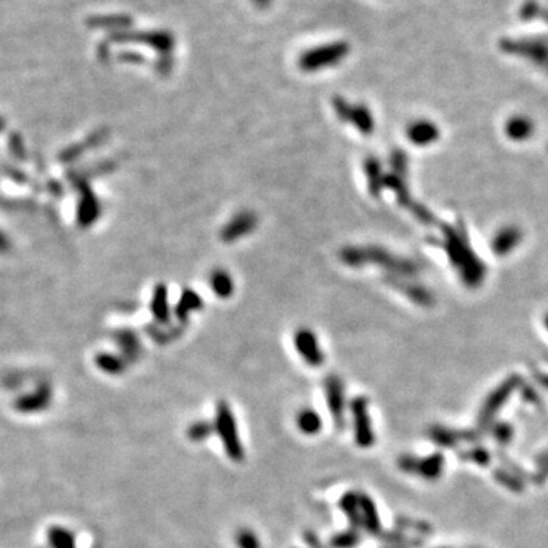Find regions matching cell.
<instances>
[{
	"mask_svg": "<svg viewBox=\"0 0 548 548\" xmlns=\"http://www.w3.org/2000/svg\"><path fill=\"white\" fill-rule=\"evenodd\" d=\"M215 434L219 437L221 444L231 460L241 463L245 458V449L240 437L238 422L235 414L226 401H218L215 406V419H214Z\"/></svg>",
	"mask_w": 548,
	"mask_h": 548,
	"instance_id": "1",
	"label": "cell"
},
{
	"mask_svg": "<svg viewBox=\"0 0 548 548\" xmlns=\"http://www.w3.org/2000/svg\"><path fill=\"white\" fill-rule=\"evenodd\" d=\"M350 44L348 41H331L305 50L300 54L297 64L302 72H317L328 67L338 66L349 55Z\"/></svg>",
	"mask_w": 548,
	"mask_h": 548,
	"instance_id": "2",
	"label": "cell"
},
{
	"mask_svg": "<svg viewBox=\"0 0 548 548\" xmlns=\"http://www.w3.org/2000/svg\"><path fill=\"white\" fill-rule=\"evenodd\" d=\"M349 410L352 414L353 436L355 444L359 448H370L375 444V432L372 428V419L369 413V401L364 396H358L349 402Z\"/></svg>",
	"mask_w": 548,
	"mask_h": 548,
	"instance_id": "3",
	"label": "cell"
},
{
	"mask_svg": "<svg viewBox=\"0 0 548 548\" xmlns=\"http://www.w3.org/2000/svg\"><path fill=\"white\" fill-rule=\"evenodd\" d=\"M324 397L335 428L343 430L344 425H346L348 401H346V392H344V383L340 376L337 375L326 376Z\"/></svg>",
	"mask_w": 548,
	"mask_h": 548,
	"instance_id": "4",
	"label": "cell"
},
{
	"mask_svg": "<svg viewBox=\"0 0 548 548\" xmlns=\"http://www.w3.org/2000/svg\"><path fill=\"white\" fill-rule=\"evenodd\" d=\"M294 346L308 366L320 367L324 362V353L318 343L317 335L308 328H300L294 334Z\"/></svg>",
	"mask_w": 548,
	"mask_h": 548,
	"instance_id": "5",
	"label": "cell"
},
{
	"mask_svg": "<svg viewBox=\"0 0 548 548\" xmlns=\"http://www.w3.org/2000/svg\"><path fill=\"white\" fill-rule=\"evenodd\" d=\"M258 227V217L250 210H242L236 214L221 231V240L224 242H235L241 238L250 235Z\"/></svg>",
	"mask_w": 548,
	"mask_h": 548,
	"instance_id": "6",
	"label": "cell"
},
{
	"mask_svg": "<svg viewBox=\"0 0 548 548\" xmlns=\"http://www.w3.org/2000/svg\"><path fill=\"white\" fill-rule=\"evenodd\" d=\"M118 40H125V41H137V43H144L148 44L149 48H153L157 50L160 55H171V52L174 50L175 46V39L171 32L167 31H151V32H137V34H131V35H123V39Z\"/></svg>",
	"mask_w": 548,
	"mask_h": 548,
	"instance_id": "7",
	"label": "cell"
},
{
	"mask_svg": "<svg viewBox=\"0 0 548 548\" xmlns=\"http://www.w3.org/2000/svg\"><path fill=\"white\" fill-rule=\"evenodd\" d=\"M359 514H361V527L367 530L370 535L378 536L381 532V523L376 512L374 500L366 493H359Z\"/></svg>",
	"mask_w": 548,
	"mask_h": 548,
	"instance_id": "8",
	"label": "cell"
},
{
	"mask_svg": "<svg viewBox=\"0 0 548 548\" xmlns=\"http://www.w3.org/2000/svg\"><path fill=\"white\" fill-rule=\"evenodd\" d=\"M50 402V390L48 387H43L40 390L29 396H23L15 402V409L20 413H35L46 409Z\"/></svg>",
	"mask_w": 548,
	"mask_h": 548,
	"instance_id": "9",
	"label": "cell"
},
{
	"mask_svg": "<svg viewBox=\"0 0 548 548\" xmlns=\"http://www.w3.org/2000/svg\"><path fill=\"white\" fill-rule=\"evenodd\" d=\"M296 423L299 431L306 436H315L323 428V419L311 406H306L297 413Z\"/></svg>",
	"mask_w": 548,
	"mask_h": 548,
	"instance_id": "10",
	"label": "cell"
},
{
	"mask_svg": "<svg viewBox=\"0 0 548 548\" xmlns=\"http://www.w3.org/2000/svg\"><path fill=\"white\" fill-rule=\"evenodd\" d=\"M203 308V299L192 289H184L181 291V296L177 302L175 306V315L181 323H186L189 314L193 311H200Z\"/></svg>",
	"mask_w": 548,
	"mask_h": 548,
	"instance_id": "11",
	"label": "cell"
},
{
	"mask_svg": "<svg viewBox=\"0 0 548 548\" xmlns=\"http://www.w3.org/2000/svg\"><path fill=\"white\" fill-rule=\"evenodd\" d=\"M340 509L346 515L352 528H362L361 527V514H359V492H346L340 498Z\"/></svg>",
	"mask_w": 548,
	"mask_h": 548,
	"instance_id": "12",
	"label": "cell"
},
{
	"mask_svg": "<svg viewBox=\"0 0 548 548\" xmlns=\"http://www.w3.org/2000/svg\"><path fill=\"white\" fill-rule=\"evenodd\" d=\"M209 284L215 296L219 299H227L233 294L235 284L233 278L226 270H214L210 273Z\"/></svg>",
	"mask_w": 548,
	"mask_h": 548,
	"instance_id": "13",
	"label": "cell"
},
{
	"mask_svg": "<svg viewBox=\"0 0 548 548\" xmlns=\"http://www.w3.org/2000/svg\"><path fill=\"white\" fill-rule=\"evenodd\" d=\"M349 122L353 123V125L358 128V131H361L364 136H369L375 128L372 113H370L369 107L364 104L352 105Z\"/></svg>",
	"mask_w": 548,
	"mask_h": 548,
	"instance_id": "14",
	"label": "cell"
},
{
	"mask_svg": "<svg viewBox=\"0 0 548 548\" xmlns=\"http://www.w3.org/2000/svg\"><path fill=\"white\" fill-rule=\"evenodd\" d=\"M151 311L156 317L158 324H165L170 322L171 309L167 306V289L165 285H157L154 289L153 302H151Z\"/></svg>",
	"mask_w": 548,
	"mask_h": 548,
	"instance_id": "15",
	"label": "cell"
},
{
	"mask_svg": "<svg viewBox=\"0 0 548 548\" xmlns=\"http://www.w3.org/2000/svg\"><path fill=\"white\" fill-rule=\"evenodd\" d=\"M116 340L123 353V358L128 361H136L140 357V353H142V346H140V341L136 334H132L130 331H121L116 335Z\"/></svg>",
	"mask_w": 548,
	"mask_h": 548,
	"instance_id": "16",
	"label": "cell"
},
{
	"mask_svg": "<svg viewBox=\"0 0 548 548\" xmlns=\"http://www.w3.org/2000/svg\"><path fill=\"white\" fill-rule=\"evenodd\" d=\"M361 542V533L359 530L349 527L348 530L335 533L329 539L331 548H355Z\"/></svg>",
	"mask_w": 548,
	"mask_h": 548,
	"instance_id": "17",
	"label": "cell"
},
{
	"mask_svg": "<svg viewBox=\"0 0 548 548\" xmlns=\"http://www.w3.org/2000/svg\"><path fill=\"white\" fill-rule=\"evenodd\" d=\"M186 434L191 441H196V444H201V441H206L212 434H215V428H214V422H207V420H197L192 422Z\"/></svg>",
	"mask_w": 548,
	"mask_h": 548,
	"instance_id": "18",
	"label": "cell"
},
{
	"mask_svg": "<svg viewBox=\"0 0 548 548\" xmlns=\"http://www.w3.org/2000/svg\"><path fill=\"white\" fill-rule=\"evenodd\" d=\"M52 548H76L75 536L63 527H52L48 532Z\"/></svg>",
	"mask_w": 548,
	"mask_h": 548,
	"instance_id": "19",
	"label": "cell"
},
{
	"mask_svg": "<svg viewBox=\"0 0 548 548\" xmlns=\"http://www.w3.org/2000/svg\"><path fill=\"white\" fill-rule=\"evenodd\" d=\"M96 364H98V367L104 370L105 374L110 375H118L125 370V359L114 355H107V353H102V355L96 358Z\"/></svg>",
	"mask_w": 548,
	"mask_h": 548,
	"instance_id": "20",
	"label": "cell"
},
{
	"mask_svg": "<svg viewBox=\"0 0 548 548\" xmlns=\"http://www.w3.org/2000/svg\"><path fill=\"white\" fill-rule=\"evenodd\" d=\"M409 137L411 142L428 144L430 140L434 139V128L430 123H413L409 128Z\"/></svg>",
	"mask_w": 548,
	"mask_h": 548,
	"instance_id": "21",
	"label": "cell"
},
{
	"mask_svg": "<svg viewBox=\"0 0 548 548\" xmlns=\"http://www.w3.org/2000/svg\"><path fill=\"white\" fill-rule=\"evenodd\" d=\"M235 542L238 548H262L261 539L252 528H240L236 532Z\"/></svg>",
	"mask_w": 548,
	"mask_h": 548,
	"instance_id": "22",
	"label": "cell"
},
{
	"mask_svg": "<svg viewBox=\"0 0 548 548\" xmlns=\"http://www.w3.org/2000/svg\"><path fill=\"white\" fill-rule=\"evenodd\" d=\"M181 332H183V324L179 326V328L171 329L167 332L163 331L162 328H154V326H149L148 328V334L151 335V338L158 344H166V343L175 340L177 337H180Z\"/></svg>",
	"mask_w": 548,
	"mask_h": 548,
	"instance_id": "23",
	"label": "cell"
},
{
	"mask_svg": "<svg viewBox=\"0 0 548 548\" xmlns=\"http://www.w3.org/2000/svg\"><path fill=\"white\" fill-rule=\"evenodd\" d=\"M364 170L369 177V189L372 193H379V188H381V181H379V163L374 158H369L364 163Z\"/></svg>",
	"mask_w": 548,
	"mask_h": 548,
	"instance_id": "24",
	"label": "cell"
},
{
	"mask_svg": "<svg viewBox=\"0 0 548 548\" xmlns=\"http://www.w3.org/2000/svg\"><path fill=\"white\" fill-rule=\"evenodd\" d=\"M332 105H334V110H335V114H337V118L341 122H349L352 104H349L346 100L343 98V96H335L334 101H332Z\"/></svg>",
	"mask_w": 548,
	"mask_h": 548,
	"instance_id": "25",
	"label": "cell"
},
{
	"mask_svg": "<svg viewBox=\"0 0 548 548\" xmlns=\"http://www.w3.org/2000/svg\"><path fill=\"white\" fill-rule=\"evenodd\" d=\"M92 23H96L95 26L100 25V26H107V28H110V26H119L121 28V26L130 25V20L127 17H111V19L110 17H107V19H101V17L98 19V17H96L95 20H92Z\"/></svg>",
	"mask_w": 548,
	"mask_h": 548,
	"instance_id": "26",
	"label": "cell"
},
{
	"mask_svg": "<svg viewBox=\"0 0 548 548\" xmlns=\"http://www.w3.org/2000/svg\"><path fill=\"white\" fill-rule=\"evenodd\" d=\"M303 541L308 544L309 548H326L323 545V542L320 541V537H318L315 533L313 532H305L303 533Z\"/></svg>",
	"mask_w": 548,
	"mask_h": 548,
	"instance_id": "27",
	"label": "cell"
},
{
	"mask_svg": "<svg viewBox=\"0 0 548 548\" xmlns=\"http://www.w3.org/2000/svg\"><path fill=\"white\" fill-rule=\"evenodd\" d=\"M254 6L261 8V10H265V8H268L271 5V0H252Z\"/></svg>",
	"mask_w": 548,
	"mask_h": 548,
	"instance_id": "28",
	"label": "cell"
}]
</instances>
